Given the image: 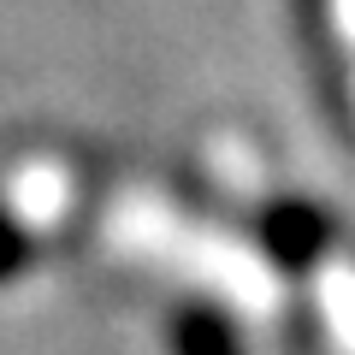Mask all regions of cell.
Masks as SVG:
<instances>
[{
    "mask_svg": "<svg viewBox=\"0 0 355 355\" xmlns=\"http://www.w3.org/2000/svg\"><path fill=\"white\" fill-rule=\"evenodd\" d=\"M178 355H237V338L219 314H184L178 320Z\"/></svg>",
    "mask_w": 355,
    "mask_h": 355,
    "instance_id": "obj_1",
    "label": "cell"
}]
</instances>
